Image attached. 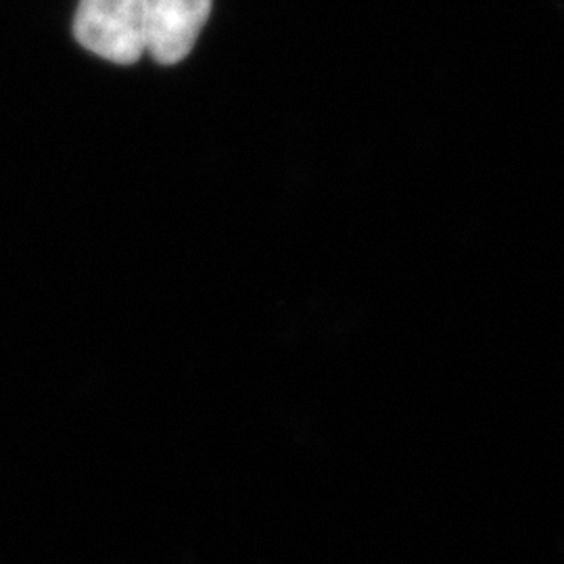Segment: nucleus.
Segmentation results:
<instances>
[{
  "instance_id": "f257e3e1",
  "label": "nucleus",
  "mask_w": 564,
  "mask_h": 564,
  "mask_svg": "<svg viewBox=\"0 0 564 564\" xmlns=\"http://www.w3.org/2000/svg\"><path fill=\"white\" fill-rule=\"evenodd\" d=\"M74 36L102 59L132 65L147 53V0H80Z\"/></svg>"
},
{
  "instance_id": "f03ea898",
  "label": "nucleus",
  "mask_w": 564,
  "mask_h": 564,
  "mask_svg": "<svg viewBox=\"0 0 564 564\" xmlns=\"http://www.w3.org/2000/svg\"><path fill=\"white\" fill-rule=\"evenodd\" d=\"M209 13L212 0H147V53L162 65L181 63Z\"/></svg>"
}]
</instances>
